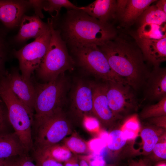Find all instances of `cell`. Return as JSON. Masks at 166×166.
I'll return each instance as SVG.
<instances>
[{"label": "cell", "mask_w": 166, "mask_h": 166, "mask_svg": "<svg viewBox=\"0 0 166 166\" xmlns=\"http://www.w3.org/2000/svg\"><path fill=\"white\" fill-rule=\"evenodd\" d=\"M98 46L113 72L133 90H137L144 86L150 71L135 41L125 36L117 35Z\"/></svg>", "instance_id": "obj_1"}, {"label": "cell", "mask_w": 166, "mask_h": 166, "mask_svg": "<svg viewBox=\"0 0 166 166\" xmlns=\"http://www.w3.org/2000/svg\"><path fill=\"white\" fill-rule=\"evenodd\" d=\"M58 30L71 48L88 45L100 46L117 35L109 22H102L82 11L68 10Z\"/></svg>", "instance_id": "obj_2"}, {"label": "cell", "mask_w": 166, "mask_h": 166, "mask_svg": "<svg viewBox=\"0 0 166 166\" xmlns=\"http://www.w3.org/2000/svg\"><path fill=\"white\" fill-rule=\"evenodd\" d=\"M47 23L51 31L50 42L45 56L36 70L38 77L46 82L55 79L67 71L73 70L75 64L60 31L55 28L53 20L48 19Z\"/></svg>", "instance_id": "obj_3"}, {"label": "cell", "mask_w": 166, "mask_h": 166, "mask_svg": "<svg viewBox=\"0 0 166 166\" xmlns=\"http://www.w3.org/2000/svg\"><path fill=\"white\" fill-rule=\"evenodd\" d=\"M0 96L6 107L14 132L28 152L34 148L31 126L34 122V111L22 102L10 88L2 89Z\"/></svg>", "instance_id": "obj_4"}, {"label": "cell", "mask_w": 166, "mask_h": 166, "mask_svg": "<svg viewBox=\"0 0 166 166\" xmlns=\"http://www.w3.org/2000/svg\"><path fill=\"white\" fill-rule=\"evenodd\" d=\"M68 85L63 74L52 81L35 85L34 121L41 120L62 109Z\"/></svg>", "instance_id": "obj_5"}, {"label": "cell", "mask_w": 166, "mask_h": 166, "mask_svg": "<svg viewBox=\"0 0 166 166\" xmlns=\"http://www.w3.org/2000/svg\"><path fill=\"white\" fill-rule=\"evenodd\" d=\"M71 49L78 64L85 70L105 82L126 83L112 70L98 46L90 45Z\"/></svg>", "instance_id": "obj_6"}, {"label": "cell", "mask_w": 166, "mask_h": 166, "mask_svg": "<svg viewBox=\"0 0 166 166\" xmlns=\"http://www.w3.org/2000/svg\"><path fill=\"white\" fill-rule=\"evenodd\" d=\"M34 123L37 127L36 149L59 143L71 132L70 123L62 109Z\"/></svg>", "instance_id": "obj_7"}, {"label": "cell", "mask_w": 166, "mask_h": 166, "mask_svg": "<svg viewBox=\"0 0 166 166\" xmlns=\"http://www.w3.org/2000/svg\"><path fill=\"white\" fill-rule=\"evenodd\" d=\"M50 38L49 28L33 42L18 50H13V54L18 60L21 75L25 78L31 80L32 74L40 66L47 53Z\"/></svg>", "instance_id": "obj_8"}, {"label": "cell", "mask_w": 166, "mask_h": 166, "mask_svg": "<svg viewBox=\"0 0 166 166\" xmlns=\"http://www.w3.org/2000/svg\"><path fill=\"white\" fill-rule=\"evenodd\" d=\"M106 95L109 107L118 118L120 114L136 108L137 100L133 89L126 83L106 82Z\"/></svg>", "instance_id": "obj_9"}, {"label": "cell", "mask_w": 166, "mask_h": 166, "mask_svg": "<svg viewBox=\"0 0 166 166\" xmlns=\"http://www.w3.org/2000/svg\"><path fill=\"white\" fill-rule=\"evenodd\" d=\"M93 82L80 80L73 90L71 97L72 108L75 113L82 118L93 116Z\"/></svg>", "instance_id": "obj_10"}, {"label": "cell", "mask_w": 166, "mask_h": 166, "mask_svg": "<svg viewBox=\"0 0 166 166\" xmlns=\"http://www.w3.org/2000/svg\"><path fill=\"white\" fill-rule=\"evenodd\" d=\"M10 88L15 95L34 111L36 96L35 86L31 80L25 78L18 70L13 69L6 75Z\"/></svg>", "instance_id": "obj_11"}, {"label": "cell", "mask_w": 166, "mask_h": 166, "mask_svg": "<svg viewBox=\"0 0 166 166\" xmlns=\"http://www.w3.org/2000/svg\"><path fill=\"white\" fill-rule=\"evenodd\" d=\"M130 35L136 43L145 61L154 66H160L166 60V37L159 39H150L139 37L136 32Z\"/></svg>", "instance_id": "obj_12"}, {"label": "cell", "mask_w": 166, "mask_h": 166, "mask_svg": "<svg viewBox=\"0 0 166 166\" xmlns=\"http://www.w3.org/2000/svg\"><path fill=\"white\" fill-rule=\"evenodd\" d=\"M107 82H93V115L105 126L112 124L118 118L110 109L106 95Z\"/></svg>", "instance_id": "obj_13"}, {"label": "cell", "mask_w": 166, "mask_h": 166, "mask_svg": "<svg viewBox=\"0 0 166 166\" xmlns=\"http://www.w3.org/2000/svg\"><path fill=\"white\" fill-rule=\"evenodd\" d=\"M30 5L29 1L0 0V22L6 30L18 26Z\"/></svg>", "instance_id": "obj_14"}, {"label": "cell", "mask_w": 166, "mask_h": 166, "mask_svg": "<svg viewBox=\"0 0 166 166\" xmlns=\"http://www.w3.org/2000/svg\"><path fill=\"white\" fill-rule=\"evenodd\" d=\"M20 28L15 37V41L22 43L32 38L35 39L49 29L48 24L43 22L35 15H24L20 23Z\"/></svg>", "instance_id": "obj_15"}, {"label": "cell", "mask_w": 166, "mask_h": 166, "mask_svg": "<svg viewBox=\"0 0 166 166\" xmlns=\"http://www.w3.org/2000/svg\"><path fill=\"white\" fill-rule=\"evenodd\" d=\"M145 98L158 101L166 96V69L154 66L146 83Z\"/></svg>", "instance_id": "obj_16"}, {"label": "cell", "mask_w": 166, "mask_h": 166, "mask_svg": "<svg viewBox=\"0 0 166 166\" xmlns=\"http://www.w3.org/2000/svg\"><path fill=\"white\" fill-rule=\"evenodd\" d=\"M116 0H97L81 10L90 16L104 23L116 18Z\"/></svg>", "instance_id": "obj_17"}, {"label": "cell", "mask_w": 166, "mask_h": 166, "mask_svg": "<svg viewBox=\"0 0 166 166\" xmlns=\"http://www.w3.org/2000/svg\"><path fill=\"white\" fill-rule=\"evenodd\" d=\"M28 152L14 132L0 136V159L19 156Z\"/></svg>", "instance_id": "obj_18"}, {"label": "cell", "mask_w": 166, "mask_h": 166, "mask_svg": "<svg viewBox=\"0 0 166 166\" xmlns=\"http://www.w3.org/2000/svg\"><path fill=\"white\" fill-rule=\"evenodd\" d=\"M155 0H128L125 11L120 19L125 26L132 25Z\"/></svg>", "instance_id": "obj_19"}, {"label": "cell", "mask_w": 166, "mask_h": 166, "mask_svg": "<svg viewBox=\"0 0 166 166\" xmlns=\"http://www.w3.org/2000/svg\"><path fill=\"white\" fill-rule=\"evenodd\" d=\"M35 151L61 163H64L73 156L67 147L63 144L60 143L36 149Z\"/></svg>", "instance_id": "obj_20"}, {"label": "cell", "mask_w": 166, "mask_h": 166, "mask_svg": "<svg viewBox=\"0 0 166 166\" xmlns=\"http://www.w3.org/2000/svg\"><path fill=\"white\" fill-rule=\"evenodd\" d=\"M7 33V30L0 26V79L7 74L6 63L13 52Z\"/></svg>", "instance_id": "obj_21"}, {"label": "cell", "mask_w": 166, "mask_h": 166, "mask_svg": "<svg viewBox=\"0 0 166 166\" xmlns=\"http://www.w3.org/2000/svg\"><path fill=\"white\" fill-rule=\"evenodd\" d=\"M140 25L153 23L160 26L165 22L166 14L158 9L155 5L149 6L137 19Z\"/></svg>", "instance_id": "obj_22"}, {"label": "cell", "mask_w": 166, "mask_h": 166, "mask_svg": "<svg viewBox=\"0 0 166 166\" xmlns=\"http://www.w3.org/2000/svg\"><path fill=\"white\" fill-rule=\"evenodd\" d=\"M63 7L67 9L68 10H80L81 9V7H78L68 0H48L44 1L43 9L49 12L52 16L53 13H55L54 18L58 17L61 9Z\"/></svg>", "instance_id": "obj_23"}, {"label": "cell", "mask_w": 166, "mask_h": 166, "mask_svg": "<svg viewBox=\"0 0 166 166\" xmlns=\"http://www.w3.org/2000/svg\"><path fill=\"white\" fill-rule=\"evenodd\" d=\"M161 26L153 23H145L140 26L136 32L142 38L159 39L165 37Z\"/></svg>", "instance_id": "obj_24"}, {"label": "cell", "mask_w": 166, "mask_h": 166, "mask_svg": "<svg viewBox=\"0 0 166 166\" xmlns=\"http://www.w3.org/2000/svg\"><path fill=\"white\" fill-rule=\"evenodd\" d=\"M61 142L72 153L82 154L90 150L88 143L75 134L65 138Z\"/></svg>", "instance_id": "obj_25"}, {"label": "cell", "mask_w": 166, "mask_h": 166, "mask_svg": "<svg viewBox=\"0 0 166 166\" xmlns=\"http://www.w3.org/2000/svg\"><path fill=\"white\" fill-rule=\"evenodd\" d=\"M127 140L121 130H113L108 133L106 147L110 150L117 151L123 147Z\"/></svg>", "instance_id": "obj_26"}, {"label": "cell", "mask_w": 166, "mask_h": 166, "mask_svg": "<svg viewBox=\"0 0 166 166\" xmlns=\"http://www.w3.org/2000/svg\"><path fill=\"white\" fill-rule=\"evenodd\" d=\"M166 96L158 101V103L145 107L142 112V118L154 117L166 115Z\"/></svg>", "instance_id": "obj_27"}, {"label": "cell", "mask_w": 166, "mask_h": 166, "mask_svg": "<svg viewBox=\"0 0 166 166\" xmlns=\"http://www.w3.org/2000/svg\"><path fill=\"white\" fill-rule=\"evenodd\" d=\"M140 136L144 151L146 153L151 152L158 141L157 134L153 129L147 128L142 131Z\"/></svg>", "instance_id": "obj_28"}, {"label": "cell", "mask_w": 166, "mask_h": 166, "mask_svg": "<svg viewBox=\"0 0 166 166\" xmlns=\"http://www.w3.org/2000/svg\"><path fill=\"white\" fill-rule=\"evenodd\" d=\"M10 124L7 111L3 102L0 105V136L10 133L8 129Z\"/></svg>", "instance_id": "obj_29"}, {"label": "cell", "mask_w": 166, "mask_h": 166, "mask_svg": "<svg viewBox=\"0 0 166 166\" xmlns=\"http://www.w3.org/2000/svg\"><path fill=\"white\" fill-rule=\"evenodd\" d=\"M34 158L37 166H63L62 163L34 152Z\"/></svg>", "instance_id": "obj_30"}, {"label": "cell", "mask_w": 166, "mask_h": 166, "mask_svg": "<svg viewBox=\"0 0 166 166\" xmlns=\"http://www.w3.org/2000/svg\"><path fill=\"white\" fill-rule=\"evenodd\" d=\"M88 144L90 150L93 152L97 156H101V153L107 147L106 143L100 138L93 139Z\"/></svg>", "instance_id": "obj_31"}, {"label": "cell", "mask_w": 166, "mask_h": 166, "mask_svg": "<svg viewBox=\"0 0 166 166\" xmlns=\"http://www.w3.org/2000/svg\"><path fill=\"white\" fill-rule=\"evenodd\" d=\"M82 119L84 125L88 130L94 132L98 130L100 122L93 116H85Z\"/></svg>", "instance_id": "obj_32"}, {"label": "cell", "mask_w": 166, "mask_h": 166, "mask_svg": "<svg viewBox=\"0 0 166 166\" xmlns=\"http://www.w3.org/2000/svg\"><path fill=\"white\" fill-rule=\"evenodd\" d=\"M139 127L137 118L134 116L127 120L123 126V129L126 130L136 134Z\"/></svg>", "instance_id": "obj_33"}, {"label": "cell", "mask_w": 166, "mask_h": 166, "mask_svg": "<svg viewBox=\"0 0 166 166\" xmlns=\"http://www.w3.org/2000/svg\"><path fill=\"white\" fill-rule=\"evenodd\" d=\"M166 143H157L152 150L156 156L161 160H165L166 158Z\"/></svg>", "instance_id": "obj_34"}, {"label": "cell", "mask_w": 166, "mask_h": 166, "mask_svg": "<svg viewBox=\"0 0 166 166\" xmlns=\"http://www.w3.org/2000/svg\"><path fill=\"white\" fill-rule=\"evenodd\" d=\"M44 0H29L31 6L34 9L36 15L40 18H43L44 16L42 12Z\"/></svg>", "instance_id": "obj_35"}, {"label": "cell", "mask_w": 166, "mask_h": 166, "mask_svg": "<svg viewBox=\"0 0 166 166\" xmlns=\"http://www.w3.org/2000/svg\"><path fill=\"white\" fill-rule=\"evenodd\" d=\"M128 0L116 1V17L120 19L123 14L126 8Z\"/></svg>", "instance_id": "obj_36"}, {"label": "cell", "mask_w": 166, "mask_h": 166, "mask_svg": "<svg viewBox=\"0 0 166 166\" xmlns=\"http://www.w3.org/2000/svg\"><path fill=\"white\" fill-rule=\"evenodd\" d=\"M18 166H37L27 153L18 156Z\"/></svg>", "instance_id": "obj_37"}, {"label": "cell", "mask_w": 166, "mask_h": 166, "mask_svg": "<svg viewBox=\"0 0 166 166\" xmlns=\"http://www.w3.org/2000/svg\"><path fill=\"white\" fill-rule=\"evenodd\" d=\"M63 166H79L78 158L73 156L69 159L64 163Z\"/></svg>", "instance_id": "obj_38"}, {"label": "cell", "mask_w": 166, "mask_h": 166, "mask_svg": "<svg viewBox=\"0 0 166 166\" xmlns=\"http://www.w3.org/2000/svg\"><path fill=\"white\" fill-rule=\"evenodd\" d=\"M89 162L90 166H102L105 164L103 158L101 156H97L93 160Z\"/></svg>", "instance_id": "obj_39"}, {"label": "cell", "mask_w": 166, "mask_h": 166, "mask_svg": "<svg viewBox=\"0 0 166 166\" xmlns=\"http://www.w3.org/2000/svg\"><path fill=\"white\" fill-rule=\"evenodd\" d=\"M12 157L6 158L3 166H18V158Z\"/></svg>", "instance_id": "obj_40"}, {"label": "cell", "mask_w": 166, "mask_h": 166, "mask_svg": "<svg viewBox=\"0 0 166 166\" xmlns=\"http://www.w3.org/2000/svg\"><path fill=\"white\" fill-rule=\"evenodd\" d=\"M157 8L166 14V0H160L158 1L155 5Z\"/></svg>", "instance_id": "obj_41"}, {"label": "cell", "mask_w": 166, "mask_h": 166, "mask_svg": "<svg viewBox=\"0 0 166 166\" xmlns=\"http://www.w3.org/2000/svg\"><path fill=\"white\" fill-rule=\"evenodd\" d=\"M78 158L79 166H90L89 160L85 157H80Z\"/></svg>", "instance_id": "obj_42"}, {"label": "cell", "mask_w": 166, "mask_h": 166, "mask_svg": "<svg viewBox=\"0 0 166 166\" xmlns=\"http://www.w3.org/2000/svg\"><path fill=\"white\" fill-rule=\"evenodd\" d=\"M6 159H0V166H3L5 164Z\"/></svg>", "instance_id": "obj_43"}, {"label": "cell", "mask_w": 166, "mask_h": 166, "mask_svg": "<svg viewBox=\"0 0 166 166\" xmlns=\"http://www.w3.org/2000/svg\"><path fill=\"white\" fill-rule=\"evenodd\" d=\"M136 166H146L145 164L142 162L137 163Z\"/></svg>", "instance_id": "obj_44"}, {"label": "cell", "mask_w": 166, "mask_h": 166, "mask_svg": "<svg viewBox=\"0 0 166 166\" xmlns=\"http://www.w3.org/2000/svg\"><path fill=\"white\" fill-rule=\"evenodd\" d=\"M156 166H166V164L165 163H162L157 164Z\"/></svg>", "instance_id": "obj_45"}, {"label": "cell", "mask_w": 166, "mask_h": 166, "mask_svg": "<svg viewBox=\"0 0 166 166\" xmlns=\"http://www.w3.org/2000/svg\"><path fill=\"white\" fill-rule=\"evenodd\" d=\"M137 165V163L135 162V163H132L129 166H136Z\"/></svg>", "instance_id": "obj_46"}, {"label": "cell", "mask_w": 166, "mask_h": 166, "mask_svg": "<svg viewBox=\"0 0 166 166\" xmlns=\"http://www.w3.org/2000/svg\"><path fill=\"white\" fill-rule=\"evenodd\" d=\"M102 166H116L114 164H105L104 165Z\"/></svg>", "instance_id": "obj_47"}, {"label": "cell", "mask_w": 166, "mask_h": 166, "mask_svg": "<svg viewBox=\"0 0 166 166\" xmlns=\"http://www.w3.org/2000/svg\"><path fill=\"white\" fill-rule=\"evenodd\" d=\"M3 102L0 96V105H1Z\"/></svg>", "instance_id": "obj_48"}]
</instances>
